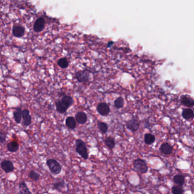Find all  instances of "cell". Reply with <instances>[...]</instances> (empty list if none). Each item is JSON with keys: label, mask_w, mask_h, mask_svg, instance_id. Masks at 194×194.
<instances>
[{"label": "cell", "mask_w": 194, "mask_h": 194, "mask_svg": "<svg viewBox=\"0 0 194 194\" xmlns=\"http://www.w3.org/2000/svg\"><path fill=\"white\" fill-rule=\"evenodd\" d=\"M6 141V135L2 133V131L0 132V143L3 144Z\"/></svg>", "instance_id": "30"}, {"label": "cell", "mask_w": 194, "mask_h": 194, "mask_svg": "<svg viewBox=\"0 0 194 194\" xmlns=\"http://www.w3.org/2000/svg\"><path fill=\"white\" fill-rule=\"evenodd\" d=\"M45 20L43 17H39L35 21L33 26L34 31L36 33L41 32L45 28Z\"/></svg>", "instance_id": "7"}, {"label": "cell", "mask_w": 194, "mask_h": 194, "mask_svg": "<svg viewBox=\"0 0 194 194\" xmlns=\"http://www.w3.org/2000/svg\"><path fill=\"white\" fill-rule=\"evenodd\" d=\"M171 192L173 194H182L183 190L181 186H174L171 189Z\"/></svg>", "instance_id": "29"}, {"label": "cell", "mask_w": 194, "mask_h": 194, "mask_svg": "<svg viewBox=\"0 0 194 194\" xmlns=\"http://www.w3.org/2000/svg\"><path fill=\"white\" fill-rule=\"evenodd\" d=\"M114 106L117 109H120L122 108L124 105V99L122 97H119L116 99L114 101Z\"/></svg>", "instance_id": "28"}, {"label": "cell", "mask_w": 194, "mask_h": 194, "mask_svg": "<svg viewBox=\"0 0 194 194\" xmlns=\"http://www.w3.org/2000/svg\"><path fill=\"white\" fill-rule=\"evenodd\" d=\"M18 188L20 194H31L25 182L21 181L18 185Z\"/></svg>", "instance_id": "19"}, {"label": "cell", "mask_w": 194, "mask_h": 194, "mask_svg": "<svg viewBox=\"0 0 194 194\" xmlns=\"http://www.w3.org/2000/svg\"><path fill=\"white\" fill-rule=\"evenodd\" d=\"M76 119L72 116L68 117L66 120V125L71 130H74L76 127Z\"/></svg>", "instance_id": "14"}, {"label": "cell", "mask_w": 194, "mask_h": 194, "mask_svg": "<svg viewBox=\"0 0 194 194\" xmlns=\"http://www.w3.org/2000/svg\"><path fill=\"white\" fill-rule=\"evenodd\" d=\"M1 167L5 173H12L15 169L13 162L9 160H2L1 163Z\"/></svg>", "instance_id": "6"}, {"label": "cell", "mask_w": 194, "mask_h": 194, "mask_svg": "<svg viewBox=\"0 0 194 194\" xmlns=\"http://www.w3.org/2000/svg\"><path fill=\"white\" fill-rule=\"evenodd\" d=\"M97 126L99 128V131H100L102 134H106L108 130V126L107 124L102 121H98L97 122Z\"/></svg>", "instance_id": "23"}, {"label": "cell", "mask_w": 194, "mask_h": 194, "mask_svg": "<svg viewBox=\"0 0 194 194\" xmlns=\"http://www.w3.org/2000/svg\"><path fill=\"white\" fill-rule=\"evenodd\" d=\"M28 177L33 181H38L40 179V175L38 173L34 171V170H31L28 174Z\"/></svg>", "instance_id": "27"}, {"label": "cell", "mask_w": 194, "mask_h": 194, "mask_svg": "<svg viewBox=\"0 0 194 194\" xmlns=\"http://www.w3.org/2000/svg\"><path fill=\"white\" fill-rule=\"evenodd\" d=\"M66 186V183L64 181H58L55 183L53 185V189L57 190L59 192H62L63 190L65 189Z\"/></svg>", "instance_id": "22"}, {"label": "cell", "mask_w": 194, "mask_h": 194, "mask_svg": "<svg viewBox=\"0 0 194 194\" xmlns=\"http://www.w3.org/2000/svg\"><path fill=\"white\" fill-rule=\"evenodd\" d=\"M75 119H76V122L78 124L83 125L87 121L88 117H87V115L85 112L80 111V112H78L75 115Z\"/></svg>", "instance_id": "11"}, {"label": "cell", "mask_w": 194, "mask_h": 194, "mask_svg": "<svg viewBox=\"0 0 194 194\" xmlns=\"http://www.w3.org/2000/svg\"><path fill=\"white\" fill-rule=\"evenodd\" d=\"M46 164L51 173L54 175H58L61 173L62 166L54 159H48L46 161Z\"/></svg>", "instance_id": "2"}, {"label": "cell", "mask_w": 194, "mask_h": 194, "mask_svg": "<svg viewBox=\"0 0 194 194\" xmlns=\"http://www.w3.org/2000/svg\"><path fill=\"white\" fill-rule=\"evenodd\" d=\"M182 116L186 120H192L194 117V112L189 108L185 109L182 112Z\"/></svg>", "instance_id": "17"}, {"label": "cell", "mask_w": 194, "mask_h": 194, "mask_svg": "<svg viewBox=\"0 0 194 194\" xmlns=\"http://www.w3.org/2000/svg\"><path fill=\"white\" fill-rule=\"evenodd\" d=\"M114 43L113 42H110L108 43V45H107V47H110L112 46V45Z\"/></svg>", "instance_id": "31"}, {"label": "cell", "mask_w": 194, "mask_h": 194, "mask_svg": "<svg viewBox=\"0 0 194 194\" xmlns=\"http://www.w3.org/2000/svg\"><path fill=\"white\" fill-rule=\"evenodd\" d=\"M156 137L155 136L150 133H147L145 135L144 141L147 145H152L155 142Z\"/></svg>", "instance_id": "25"}, {"label": "cell", "mask_w": 194, "mask_h": 194, "mask_svg": "<svg viewBox=\"0 0 194 194\" xmlns=\"http://www.w3.org/2000/svg\"><path fill=\"white\" fill-rule=\"evenodd\" d=\"M12 32L14 37L17 38H21L24 35L25 30V28L21 26L15 25L13 26Z\"/></svg>", "instance_id": "10"}, {"label": "cell", "mask_w": 194, "mask_h": 194, "mask_svg": "<svg viewBox=\"0 0 194 194\" xmlns=\"http://www.w3.org/2000/svg\"><path fill=\"white\" fill-rule=\"evenodd\" d=\"M22 125L24 127H28L31 124V116L29 110L27 109L22 110Z\"/></svg>", "instance_id": "9"}, {"label": "cell", "mask_w": 194, "mask_h": 194, "mask_svg": "<svg viewBox=\"0 0 194 194\" xmlns=\"http://www.w3.org/2000/svg\"><path fill=\"white\" fill-rule=\"evenodd\" d=\"M127 127L129 130L132 131H135L139 129V122L136 118H131L127 121Z\"/></svg>", "instance_id": "8"}, {"label": "cell", "mask_w": 194, "mask_h": 194, "mask_svg": "<svg viewBox=\"0 0 194 194\" xmlns=\"http://www.w3.org/2000/svg\"><path fill=\"white\" fill-rule=\"evenodd\" d=\"M76 152L85 160L88 158L89 154L86 144L81 139H77L75 141Z\"/></svg>", "instance_id": "1"}, {"label": "cell", "mask_w": 194, "mask_h": 194, "mask_svg": "<svg viewBox=\"0 0 194 194\" xmlns=\"http://www.w3.org/2000/svg\"><path fill=\"white\" fill-rule=\"evenodd\" d=\"M20 145L17 141H12L9 142L6 145V148L11 153H16L19 150Z\"/></svg>", "instance_id": "13"}, {"label": "cell", "mask_w": 194, "mask_h": 194, "mask_svg": "<svg viewBox=\"0 0 194 194\" xmlns=\"http://www.w3.org/2000/svg\"><path fill=\"white\" fill-rule=\"evenodd\" d=\"M96 110H97V112L102 116H106L110 113V106L105 102L99 103L97 105Z\"/></svg>", "instance_id": "5"}, {"label": "cell", "mask_w": 194, "mask_h": 194, "mask_svg": "<svg viewBox=\"0 0 194 194\" xmlns=\"http://www.w3.org/2000/svg\"><path fill=\"white\" fill-rule=\"evenodd\" d=\"M181 103L184 106H188V107H192L194 106V100L191 99V97L183 96H181Z\"/></svg>", "instance_id": "16"}, {"label": "cell", "mask_w": 194, "mask_h": 194, "mask_svg": "<svg viewBox=\"0 0 194 194\" xmlns=\"http://www.w3.org/2000/svg\"><path fill=\"white\" fill-rule=\"evenodd\" d=\"M61 101H62V102L68 108L69 107H70L71 106H72V104L74 102V99L70 96L64 95L62 98Z\"/></svg>", "instance_id": "21"}, {"label": "cell", "mask_w": 194, "mask_h": 194, "mask_svg": "<svg viewBox=\"0 0 194 194\" xmlns=\"http://www.w3.org/2000/svg\"><path fill=\"white\" fill-rule=\"evenodd\" d=\"M55 106H56V110L60 113H64L66 112V111L67 110V107L64 104L61 100H59L56 102Z\"/></svg>", "instance_id": "20"}, {"label": "cell", "mask_w": 194, "mask_h": 194, "mask_svg": "<svg viewBox=\"0 0 194 194\" xmlns=\"http://www.w3.org/2000/svg\"><path fill=\"white\" fill-rule=\"evenodd\" d=\"M104 144L110 150H112L114 149L116 146V142L114 138L112 137H108L104 139Z\"/></svg>", "instance_id": "18"}, {"label": "cell", "mask_w": 194, "mask_h": 194, "mask_svg": "<svg viewBox=\"0 0 194 194\" xmlns=\"http://www.w3.org/2000/svg\"><path fill=\"white\" fill-rule=\"evenodd\" d=\"M89 76V72L86 70L78 71L75 75V77L80 83H86L88 81Z\"/></svg>", "instance_id": "4"}, {"label": "cell", "mask_w": 194, "mask_h": 194, "mask_svg": "<svg viewBox=\"0 0 194 194\" xmlns=\"http://www.w3.org/2000/svg\"><path fill=\"white\" fill-rule=\"evenodd\" d=\"M173 181L178 186L181 187L185 183V177L181 175H177L173 178Z\"/></svg>", "instance_id": "24"}, {"label": "cell", "mask_w": 194, "mask_h": 194, "mask_svg": "<svg viewBox=\"0 0 194 194\" xmlns=\"http://www.w3.org/2000/svg\"><path fill=\"white\" fill-rule=\"evenodd\" d=\"M13 117L17 124H20L22 119V110L21 108H17L13 113Z\"/></svg>", "instance_id": "15"}, {"label": "cell", "mask_w": 194, "mask_h": 194, "mask_svg": "<svg viewBox=\"0 0 194 194\" xmlns=\"http://www.w3.org/2000/svg\"><path fill=\"white\" fill-rule=\"evenodd\" d=\"M133 167L136 171L140 173H147L148 167L145 161L142 159H137L133 162Z\"/></svg>", "instance_id": "3"}, {"label": "cell", "mask_w": 194, "mask_h": 194, "mask_svg": "<svg viewBox=\"0 0 194 194\" xmlns=\"http://www.w3.org/2000/svg\"><path fill=\"white\" fill-rule=\"evenodd\" d=\"M160 150L162 154L165 155H170L173 153V148L168 143H164L160 145Z\"/></svg>", "instance_id": "12"}, {"label": "cell", "mask_w": 194, "mask_h": 194, "mask_svg": "<svg viewBox=\"0 0 194 194\" xmlns=\"http://www.w3.org/2000/svg\"><path fill=\"white\" fill-rule=\"evenodd\" d=\"M58 64L62 68H66L68 66V61L66 58H61L58 60Z\"/></svg>", "instance_id": "26"}]
</instances>
